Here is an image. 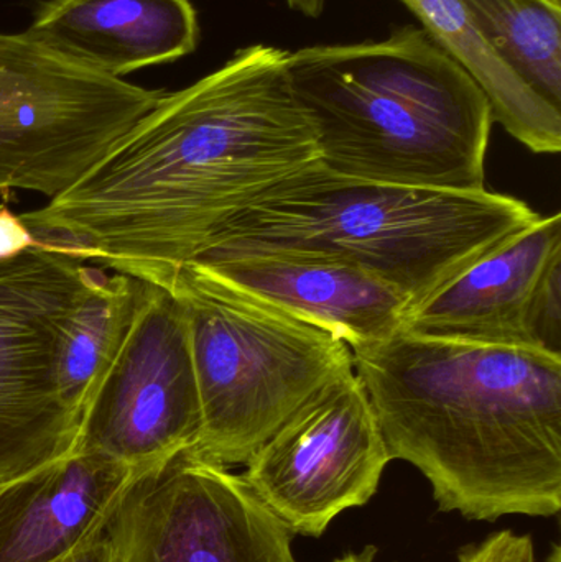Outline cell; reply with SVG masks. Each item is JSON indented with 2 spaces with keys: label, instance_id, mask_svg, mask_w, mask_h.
Instances as JSON below:
<instances>
[{
  "label": "cell",
  "instance_id": "obj_18",
  "mask_svg": "<svg viewBox=\"0 0 561 562\" xmlns=\"http://www.w3.org/2000/svg\"><path fill=\"white\" fill-rule=\"evenodd\" d=\"M529 326L536 347L561 356V257L553 260L537 286Z\"/></svg>",
  "mask_w": 561,
  "mask_h": 562
},
{
  "label": "cell",
  "instance_id": "obj_14",
  "mask_svg": "<svg viewBox=\"0 0 561 562\" xmlns=\"http://www.w3.org/2000/svg\"><path fill=\"white\" fill-rule=\"evenodd\" d=\"M26 36L86 68L122 79L197 49L191 0H46Z\"/></svg>",
  "mask_w": 561,
  "mask_h": 562
},
{
  "label": "cell",
  "instance_id": "obj_16",
  "mask_svg": "<svg viewBox=\"0 0 561 562\" xmlns=\"http://www.w3.org/2000/svg\"><path fill=\"white\" fill-rule=\"evenodd\" d=\"M152 283L94 269L82 294L59 357V389L82 413L117 356Z\"/></svg>",
  "mask_w": 561,
  "mask_h": 562
},
{
  "label": "cell",
  "instance_id": "obj_1",
  "mask_svg": "<svg viewBox=\"0 0 561 562\" xmlns=\"http://www.w3.org/2000/svg\"><path fill=\"white\" fill-rule=\"evenodd\" d=\"M289 55L247 46L194 85L164 91L75 184L20 214L36 246L167 290L224 223L319 161Z\"/></svg>",
  "mask_w": 561,
  "mask_h": 562
},
{
  "label": "cell",
  "instance_id": "obj_17",
  "mask_svg": "<svg viewBox=\"0 0 561 562\" xmlns=\"http://www.w3.org/2000/svg\"><path fill=\"white\" fill-rule=\"evenodd\" d=\"M493 52L561 111V5L550 0H461Z\"/></svg>",
  "mask_w": 561,
  "mask_h": 562
},
{
  "label": "cell",
  "instance_id": "obj_7",
  "mask_svg": "<svg viewBox=\"0 0 561 562\" xmlns=\"http://www.w3.org/2000/svg\"><path fill=\"white\" fill-rule=\"evenodd\" d=\"M92 272L36 244L0 260V487L75 449L81 413L59 389V357Z\"/></svg>",
  "mask_w": 561,
  "mask_h": 562
},
{
  "label": "cell",
  "instance_id": "obj_22",
  "mask_svg": "<svg viewBox=\"0 0 561 562\" xmlns=\"http://www.w3.org/2000/svg\"><path fill=\"white\" fill-rule=\"evenodd\" d=\"M285 2L289 3L290 9L296 10L303 15L312 16V19L322 15L326 5V0H285Z\"/></svg>",
  "mask_w": 561,
  "mask_h": 562
},
{
  "label": "cell",
  "instance_id": "obj_5",
  "mask_svg": "<svg viewBox=\"0 0 561 562\" xmlns=\"http://www.w3.org/2000/svg\"><path fill=\"white\" fill-rule=\"evenodd\" d=\"M167 290L187 314L201 405L197 449L226 468L246 464L308 400L355 370L338 337L190 267Z\"/></svg>",
  "mask_w": 561,
  "mask_h": 562
},
{
  "label": "cell",
  "instance_id": "obj_25",
  "mask_svg": "<svg viewBox=\"0 0 561 562\" xmlns=\"http://www.w3.org/2000/svg\"><path fill=\"white\" fill-rule=\"evenodd\" d=\"M552 3H557V5H561V0H550Z\"/></svg>",
  "mask_w": 561,
  "mask_h": 562
},
{
  "label": "cell",
  "instance_id": "obj_21",
  "mask_svg": "<svg viewBox=\"0 0 561 562\" xmlns=\"http://www.w3.org/2000/svg\"><path fill=\"white\" fill-rule=\"evenodd\" d=\"M59 562H115L114 547H112L108 530L96 535L85 547Z\"/></svg>",
  "mask_w": 561,
  "mask_h": 562
},
{
  "label": "cell",
  "instance_id": "obj_8",
  "mask_svg": "<svg viewBox=\"0 0 561 562\" xmlns=\"http://www.w3.org/2000/svg\"><path fill=\"white\" fill-rule=\"evenodd\" d=\"M105 530L115 562H296L295 535L197 446L135 472Z\"/></svg>",
  "mask_w": 561,
  "mask_h": 562
},
{
  "label": "cell",
  "instance_id": "obj_2",
  "mask_svg": "<svg viewBox=\"0 0 561 562\" xmlns=\"http://www.w3.org/2000/svg\"><path fill=\"white\" fill-rule=\"evenodd\" d=\"M392 461L468 520L561 508V356L395 334L352 350Z\"/></svg>",
  "mask_w": 561,
  "mask_h": 562
},
{
  "label": "cell",
  "instance_id": "obj_23",
  "mask_svg": "<svg viewBox=\"0 0 561 562\" xmlns=\"http://www.w3.org/2000/svg\"><path fill=\"white\" fill-rule=\"evenodd\" d=\"M375 557H378V548L366 547L359 553H348L333 562H375Z\"/></svg>",
  "mask_w": 561,
  "mask_h": 562
},
{
  "label": "cell",
  "instance_id": "obj_3",
  "mask_svg": "<svg viewBox=\"0 0 561 562\" xmlns=\"http://www.w3.org/2000/svg\"><path fill=\"white\" fill-rule=\"evenodd\" d=\"M293 94L319 164L345 177L486 190L493 109L476 79L424 29L381 42L290 52Z\"/></svg>",
  "mask_w": 561,
  "mask_h": 562
},
{
  "label": "cell",
  "instance_id": "obj_12",
  "mask_svg": "<svg viewBox=\"0 0 561 562\" xmlns=\"http://www.w3.org/2000/svg\"><path fill=\"white\" fill-rule=\"evenodd\" d=\"M559 257L561 216H540L412 311L404 330L458 342L536 347L530 307L540 280Z\"/></svg>",
  "mask_w": 561,
  "mask_h": 562
},
{
  "label": "cell",
  "instance_id": "obj_10",
  "mask_svg": "<svg viewBox=\"0 0 561 562\" xmlns=\"http://www.w3.org/2000/svg\"><path fill=\"white\" fill-rule=\"evenodd\" d=\"M200 435L187 314L171 291L152 284L82 409L72 451L105 456L141 472L194 448Z\"/></svg>",
  "mask_w": 561,
  "mask_h": 562
},
{
  "label": "cell",
  "instance_id": "obj_13",
  "mask_svg": "<svg viewBox=\"0 0 561 562\" xmlns=\"http://www.w3.org/2000/svg\"><path fill=\"white\" fill-rule=\"evenodd\" d=\"M134 469L71 451L0 487V562H59L108 528Z\"/></svg>",
  "mask_w": 561,
  "mask_h": 562
},
{
  "label": "cell",
  "instance_id": "obj_6",
  "mask_svg": "<svg viewBox=\"0 0 561 562\" xmlns=\"http://www.w3.org/2000/svg\"><path fill=\"white\" fill-rule=\"evenodd\" d=\"M164 91L0 33V193L58 196L101 160Z\"/></svg>",
  "mask_w": 561,
  "mask_h": 562
},
{
  "label": "cell",
  "instance_id": "obj_11",
  "mask_svg": "<svg viewBox=\"0 0 561 562\" xmlns=\"http://www.w3.org/2000/svg\"><path fill=\"white\" fill-rule=\"evenodd\" d=\"M184 267L319 327L351 350L402 333L411 313L407 300L394 288L338 260L201 252Z\"/></svg>",
  "mask_w": 561,
  "mask_h": 562
},
{
  "label": "cell",
  "instance_id": "obj_9",
  "mask_svg": "<svg viewBox=\"0 0 561 562\" xmlns=\"http://www.w3.org/2000/svg\"><path fill=\"white\" fill-rule=\"evenodd\" d=\"M391 461L371 400L349 370L290 416L240 477L293 535L319 538L374 497Z\"/></svg>",
  "mask_w": 561,
  "mask_h": 562
},
{
  "label": "cell",
  "instance_id": "obj_4",
  "mask_svg": "<svg viewBox=\"0 0 561 562\" xmlns=\"http://www.w3.org/2000/svg\"><path fill=\"white\" fill-rule=\"evenodd\" d=\"M539 217L506 194L359 180L316 161L231 217L201 252L338 260L394 288L412 313Z\"/></svg>",
  "mask_w": 561,
  "mask_h": 562
},
{
  "label": "cell",
  "instance_id": "obj_20",
  "mask_svg": "<svg viewBox=\"0 0 561 562\" xmlns=\"http://www.w3.org/2000/svg\"><path fill=\"white\" fill-rule=\"evenodd\" d=\"M32 246L35 240L20 216L0 206V260L12 259Z\"/></svg>",
  "mask_w": 561,
  "mask_h": 562
},
{
  "label": "cell",
  "instance_id": "obj_24",
  "mask_svg": "<svg viewBox=\"0 0 561 562\" xmlns=\"http://www.w3.org/2000/svg\"><path fill=\"white\" fill-rule=\"evenodd\" d=\"M547 562H561L560 544H552V551H550L549 558H547Z\"/></svg>",
  "mask_w": 561,
  "mask_h": 562
},
{
  "label": "cell",
  "instance_id": "obj_15",
  "mask_svg": "<svg viewBox=\"0 0 561 562\" xmlns=\"http://www.w3.org/2000/svg\"><path fill=\"white\" fill-rule=\"evenodd\" d=\"M425 32L483 89L493 119L534 154L561 150V111L534 92L484 42L461 0H402Z\"/></svg>",
  "mask_w": 561,
  "mask_h": 562
},
{
  "label": "cell",
  "instance_id": "obj_19",
  "mask_svg": "<svg viewBox=\"0 0 561 562\" xmlns=\"http://www.w3.org/2000/svg\"><path fill=\"white\" fill-rule=\"evenodd\" d=\"M458 562H536V548L529 535L501 530L481 543L461 548Z\"/></svg>",
  "mask_w": 561,
  "mask_h": 562
}]
</instances>
